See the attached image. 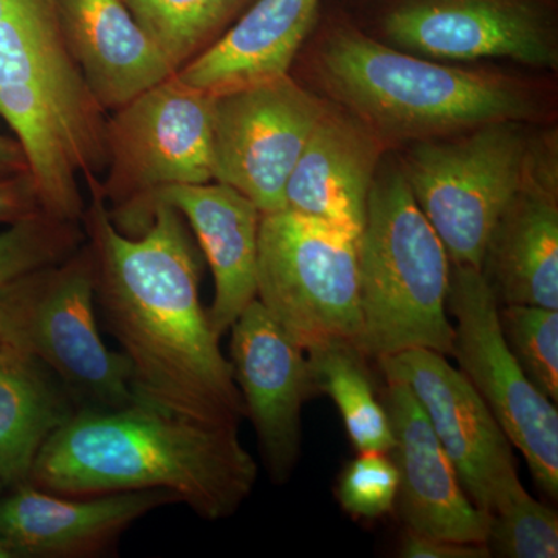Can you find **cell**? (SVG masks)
Segmentation results:
<instances>
[{"instance_id": "cell-28", "label": "cell", "mask_w": 558, "mask_h": 558, "mask_svg": "<svg viewBox=\"0 0 558 558\" xmlns=\"http://www.w3.org/2000/svg\"><path fill=\"white\" fill-rule=\"evenodd\" d=\"M398 488V469L387 451H359L341 472L340 505L354 519H381L395 510Z\"/></svg>"}, {"instance_id": "cell-31", "label": "cell", "mask_w": 558, "mask_h": 558, "mask_svg": "<svg viewBox=\"0 0 558 558\" xmlns=\"http://www.w3.org/2000/svg\"><path fill=\"white\" fill-rule=\"evenodd\" d=\"M31 171L27 156L16 138L0 134V180Z\"/></svg>"}, {"instance_id": "cell-8", "label": "cell", "mask_w": 558, "mask_h": 558, "mask_svg": "<svg viewBox=\"0 0 558 558\" xmlns=\"http://www.w3.org/2000/svg\"><path fill=\"white\" fill-rule=\"evenodd\" d=\"M527 124L497 121L405 146L400 167L454 266L481 270L488 234L523 179Z\"/></svg>"}, {"instance_id": "cell-16", "label": "cell", "mask_w": 558, "mask_h": 558, "mask_svg": "<svg viewBox=\"0 0 558 558\" xmlns=\"http://www.w3.org/2000/svg\"><path fill=\"white\" fill-rule=\"evenodd\" d=\"M168 505L182 502L163 488L62 497L24 483L0 497V542L13 557H100L132 524Z\"/></svg>"}, {"instance_id": "cell-7", "label": "cell", "mask_w": 558, "mask_h": 558, "mask_svg": "<svg viewBox=\"0 0 558 558\" xmlns=\"http://www.w3.org/2000/svg\"><path fill=\"white\" fill-rule=\"evenodd\" d=\"M213 98L174 73L108 113L100 193L121 233L148 229L157 191L211 182Z\"/></svg>"}, {"instance_id": "cell-4", "label": "cell", "mask_w": 558, "mask_h": 558, "mask_svg": "<svg viewBox=\"0 0 558 558\" xmlns=\"http://www.w3.org/2000/svg\"><path fill=\"white\" fill-rule=\"evenodd\" d=\"M0 120L25 150L47 215L81 222V182L108 167V112L73 58L57 0H0Z\"/></svg>"}, {"instance_id": "cell-17", "label": "cell", "mask_w": 558, "mask_h": 558, "mask_svg": "<svg viewBox=\"0 0 558 558\" xmlns=\"http://www.w3.org/2000/svg\"><path fill=\"white\" fill-rule=\"evenodd\" d=\"M385 380L381 402L395 438L388 454L399 473L395 510L403 526L433 537L486 543L490 515L470 501L421 402L405 381Z\"/></svg>"}, {"instance_id": "cell-27", "label": "cell", "mask_w": 558, "mask_h": 558, "mask_svg": "<svg viewBox=\"0 0 558 558\" xmlns=\"http://www.w3.org/2000/svg\"><path fill=\"white\" fill-rule=\"evenodd\" d=\"M486 543L492 556L557 558V512L524 488L508 505L492 513Z\"/></svg>"}, {"instance_id": "cell-24", "label": "cell", "mask_w": 558, "mask_h": 558, "mask_svg": "<svg viewBox=\"0 0 558 558\" xmlns=\"http://www.w3.org/2000/svg\"><path fill=\"white\" fill-rule=\"evenodd\" d=\"M255 0H124L178 72L216 43Z\"/></svg>"}, {"instance_id": "cell-30", "label": "cell", "mask_w": 558, "mask_h": 558, "mask_svg": "<svg viewBox=\"0 0 558 558\" xmlns=\"http://www.w3.org/2000/svg\"><path fill=\"white\" fill-rule=\"evenodd\" d=\"M398 553L403 558H488L492 556L486 543L433 537L410 529L403 531Z\"/></svg>"}, {"instance_id": "cell-10", "label": "cell", "mask_w": 558, "mask_h": 558, "mask_svg": "<svg viewBox=\"0 0 558 558\" xmlns=\"http://www.w3.org/2000/svg\"><path fill=\"white\" fill-rule=\"evenodd\" d=\"M389 46L435 61L558 68V0H347Z\"/></svg>"}, {"instance_id": "cell-15", "label": "cell", "mask_w": 558, "mask_h": 558, "mask_svg": "<svg viewBox=\"0 0 558 558\" xmlns=\"http://www.w3.org/2000/svg\"><path fill=\"white\" fill-rule=\"evenodd\" d=\"M231 330V368L271 478H289L301 447V409L314 395L307 352L258 300Z\"/></svg>"}, {"instance_id": "cell-25", "label": "cell", "mask_w": 558, "mask_h": 558, "mask_svg": "<svg viewBox=\"0 0 558 558\" xmlns=\"http://www.w3.org/2000/svg\"><path fill=\"white\" fill-rule=\"evenodd\" d=\"M499 326L513 357L542 395L558 402V310L505 304Z\"/></svg>"}, {"instance_id": "cell-5", "label": "cell", "mask_w": 558, "mask_h": 558, "mask_svg": "<svg viewBox=\"0 0 558 558\" xmlns=\"http://www.w3.org/2000/svg\"><path fill=\"white\" fill-rule=\"evenodd\" d=\"M357 252L362 330L355 348L376 360L413 348L451 355L450 258L391 150L374 179Z\"/></svg>"}, {"instance_id": "cell-9", "label": "cell", "mask_w": 558, "mask_h": 558, "mask_svg": "<svg viewBox=\"0 0 558 558\" xmlns=\"http://www.w3.org/2000/svg\"><path fill=\"white\" fill-rule=\"evenodd\" d=\"M357 241L289 209L260 216L256 300L304 351L357 343Z\"/></svg>"}, {"instance_id": "cell-11", "label": "cell", "mask_w": 558, "mask_h": 558, "mask_svg": "<svg viewBox=\"0 0 558 558\" xmlns=\"http://www.w3.org/2000/svg\"><path fill=\"white\" fill-rule=\"evenodd\" d=\"M499 304L481 270L451 264L447 312L454 318L451 355L512 447L527 462L539 490L558 497V411L527 379L506 344Z\"/></svg>"}, {"instance_id": "cell-23", "label": "cell", "mask_w": 558, "mask_h": 558, "mask_svg": "<svg viewBox=\"0 0 558 558\" xmlns=\"http://www.w3.org/2000/svg\"><path fill=\"white\" fill-rule=\"evenodd\" d=\"M307 352L312 385L336 403L349 439L357 451L391 450V425L376 395L366 357L352 343L323 344Z\"/></svg>"}, {"instance_id": "cell-22", "label": "cell", "mask_w": 558, "mask_h": 558, "mask_svg": "<svg viewBox=\"0 0 558 558\" xmlns=\"http://www.w3.org/2000/svg\"><path fill=\"white\" fill-rule=\"evenodd\" d=\"M78 413L61 380L32 355L0 343V481L28 483L40 449Z\"/></svg>"}, {"instance_id": "cell-3", "label": "cell", "mask_w": 558, "mask_h": 558, "mask_svg": "<svg viewBox=\"0 0 558 558\" xmlns=\"http://www.w3.org/2000/svg\"><path fill=\"white\" fill-rule=\"evenodd\" d=\"M311 38L318 89L389 150L497 121L531 123L542 113L537 94L523 81L396 49L366 32L341 2L323 0Z\"/></svg>"}, {"instance_id": "cell-26", "label": "cell", "mask_w": 558, "mask_h": 558, "mask_svg": "<svg viewBox=\"0 0 558 558\" xmlns=\"http://www.w3.org/2000/svg\"><path fill=\"white\" fill-rule=\"evenodd\" d=\"M86 242L83 223L39 215L0 231V288L61 263Z\"/></svg>"}, {"instance_id": "cell-18", "label": "cell", "mask_w": 558, "mask_h": 558, "mask_svg": "<svg viewBox=\"0 0 558 558\" xmlns=\"http://www.w3.org/2000/svg\"><path fill=\"white\" fill-rule=\"evenodd\" d=\"M387 146L328 101L286 189V208L359 238Z\"/></svg>"}, {"instance_id": "cell-33", "label": "cell", "mask_w": 558, "mask_h": 558, "mask_svg": "<svg viewBox=\"0 0 558 558\" xmlns=\"http://www.w3.org/2000/svg\"><path fill=\"white\" fill-rule=\"evenodd\" d=\"M3 490H5V486H3L2 481H0V497H2Z\"/></svg>"}, {"instance_id": "cell-2", "label": "cell", "mask_w": 558, "mask_h": 558, "mask_svg": "<svg viewBox=\"0 0 558 558\" xmlns=\"http://www.w3.org/2000/svg\"><path fill=\"white\" fill-rule=\"evenodd\" d=\"M258 464L240 425L209 424L148 403L81 410L40 449L28 483L62 497L163 488L197 517L230 519L253 494Z\"/></svg>"}, {"instance_id": "cell-6", "label": "cell", "mask_w": 558, "mask_h": 558, "mask_svg": "<svg viewBox=\"0 0 558 558\" xmlns=\"http://www.w3.org/2000/svg\"><path fill=\"white\" fill-rule=\"evenodd\" d=\"M0 343L49 368L78 411L137 402L130 363L106 347L98 329L94 260L86 242L68 259L0 288Z\"/></svg>"}, {"instance_id": "cell-13", "label": "cell", "mask_w": 558, "mask_h": 558, "mask_svg": "<svg viewBox=\"0 0 558 558\" xmlns=\"http://www.w3.org/2000/svg\"><path fill=\"white\" fill-rule=\"evenodd\" d=\"M377 363L385 377L405 381L416 396L476 508L492 515L524 490L508 436L446 355L413 348Z\"/></svg>"}, {"instance_id": "cell-14", "label": "cell", "mask_w": 558, "mask_h": 558, "mask_svg": "<svg viewBox=\"0 0 558 558\" xmlns=\"http://www.w3.org/2000/svg\"><path fill=\"white\" fill-rule=\"evenodd\" d=\"M481 274L499 306L558 310V138L534 135L519 189L484 248Z\"/></svg>"}, {"instance_id": "cell-32", "label": "cell", "mask_w": 558, "mask_h": 558, "mask_svg": "<svg viewBox=\"0 0 558 558\" xmlns=\"http://www.w3.org/2000/svg\"><path fill=\"white\" fill-rule=\"evenodd\" d=\"M0 558H13V554H11L9 549H7V546L3 545L2 542H0Z\"/></svg>"}, {"instance_id": "cell-12", "label": "cell", "mask_w": 558, "mask_h": 558, "mask_svg": "<svg viewBox=\"0 0 558 558\" xmlns=\"http://www.w3.org/2000/svg\"><path fill=\"white\" fill-rule=\"evenodd\" d=\"M328 100L292 75L213 98L211 175L263 215L286 208V189Z\"/></svg>"}, {"instance_id": "cell-1", "label": "cell", "mask_w": 558, "mask_h": 558, "mask_svg": "<svg viewBox=\"0 0 558 558\" xmlns=\"http://www.w3.org/2000/svg\"><path fill=\"white\" fill-rule=\"evenodd\" d=\"M95 306L130 363L138 402L209 424L240 425L245 407L199 299L201 260L183 216L157 204L138 236L117 229L100 179L84 182Z\"/></svg>"}, {"instance_id": "cell-19", "label": "cell", "mask_w": 558, "mask_h": 558, "mask_svg": "<svg viewBox=\"0 0 558 558\" xmlns=\"http://www.w3.org/2000/svg\"><path fill=\"white\" fill-rule=\"evenodd\" d=\"M168 204L189 220L213 279L215 299L207 311L216 336L229 332L258 292V242L263 213L240 191L219 182L172 185L149 202Z\"/></svg>"}, {"instance_id": "cell-29", "label": "cell", "mask_w": 558, "mask_h": 558, "mask_svg": "<svg viewBox=\"0 0 558 558\" xmlns=\"http://www.w3.org/2000/svg\"><path fill=\"white\" fill-rule=\"evenodd\" d=\"M47 215L32 171L0 180V226Z\"/></svg>"}, {"instance_id": "cell-21", "label": "cell", "mask_w": 558, "mask_h": 558, "mask_svg": "<svg viewBox=\"0 0 558 558\" xmlns=\"http://www.w3.org/2000/svg\"><path fill=\"white\" fill-rule=\"evenodd\" d=\"M323 0H255L213 46L175 76L193 89L222 94L289 75L317 25Z\"/></svg>"}, {"instance_id": "cell-20", "label": "cell", "mask_w": 558, "mask_h": 558, "mask_svg": "<svg viewBox=\"0 0 558 558\" xmlns=\"http://www.w3.org/2000/svg\"><path fill=\"white\" fill-rule=\"evenodd\" d=\"M57 5L73 58L106 112L174 75L124 0H57Z\"/></svg>"}]
</instances>
